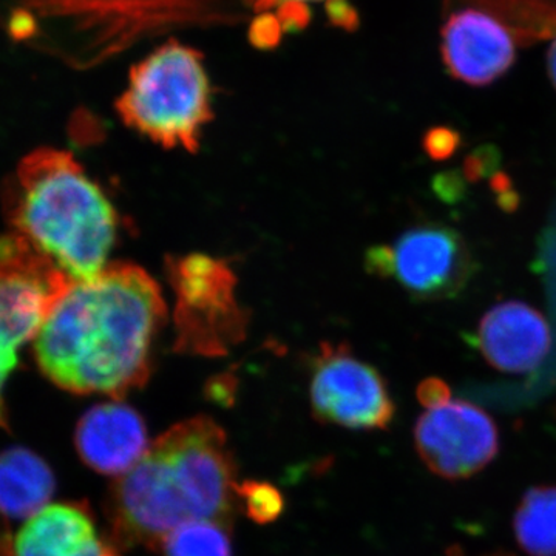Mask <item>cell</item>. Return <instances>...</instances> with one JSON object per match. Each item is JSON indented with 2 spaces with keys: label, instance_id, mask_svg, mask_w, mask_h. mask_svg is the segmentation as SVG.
Returning a JSON list of instances; mask_svg holds the SVG:
<instances>
[{
  "label": "cell",
  "instance_id": "5bb4252c",
  "mask_svg": "<svg viewBox=\"0 0 556 556\" xmlns=\"http://www.w3.org/2000/svg\"><path fill=\"white\" fill-rule=\"evenodd\" d=\"M56 489L49 464L30 450L0 453V511L11 518L35 517Z\"/></svg>",
  "mask_w": 556,
  "mask_h": 556
},
{
  "label": "cell",
  "instance_id": "9a60e30c",
  "mask_svg": "<svg viewBox=\"0 0 556 556\" xmlns=\"http://www.w3.org/2000/svg\"><path fill=\"white\" fill-rule=\"evenodd\" d=\"M515 535L530 556H556V486L529 490L515 515Z\"/></svg>",
  "mask_w": 556,
  "mask_h": 556
},
{
  "label": "cell",
  "instance_id": "8fae6325",
  "mask_svg": "<svg viewBox=\"0 0 556 556\" xmlns=\"http://www.w3.org/2000/svg\"><path fill=\"white\" fill-rule=\"evenodd\" d=\"M477 346L497 371L527 375L541 367L552 348L546 317L527 303L504 302L482 317Z\"/></svg>",
  "mask_w": 556,
  "mask_h": 556
},
{
  "label": "cell",
  "instance_id": "ba28073f",
  "mask_svg": "<svg viewBox=\"0 0 556 556\" xmlns=\"http://www.w3.org/2000/svg\"><path fill=\"white\" fill-rule=\"evenodd\" d=\"M309 397L318 420L353 430H383L394 417L386 380L345 345H321L313 362Z\"/></svg>",
  "mask_w": 556,
  "mask_h": 556
},
{
  "label": "cell",
  "instance_id": "7402d4cb",
  "mask_svg": "<svg viewBox=\"0 0 556 556\" xmlns=\"http://www.w3.org/2000/svg\"><path fill=\"white\" fill-rule=\"evenodd\" d=\"M547 72L556 89V33L554 35V38H552L551 47H548Z\"/></svg>",
  "mask_w": 556,
  "mask_h": 556
},
{
  "label": "cell",
  "instance_id": "e0dca14e",
  "mask_svg": "<svg viewBox=\"0 0 556 556\" xmlns=\"http://www.w3.org/2000/svg\"><path fill=\"white\" fill-rule=\"evenodd\" d=\"M163 556H232L230 526L217 521H192L179 526L159 544Z\"/></svg>",
  "mask_w": 556,
  "mask_h": 556
},
{
  "label": "cell",
  "instance_id": "7a4b0ae2",
  "mask_svg": "<svg viewBox=\"0 0 556 556\" xmlns=\"http://www.w3.org/2000/svg\"><path fill=\"white\" fill-rule=\"evenodd\" d=\"M237 468L225 430L207 416L175 424L116 479L108 515L118 548L159 547L192 521L232 522Z\"/></svg>",
  "mask_w": 556,
  "mask_h": 556
},
{
  "label": "cell",
  "instance_id": "8992f818",
  "mask_svg": "<svg viewBox=\"0 0 556 556\" xmlns=\"http://www.w3.org/2000/svg\"><path fill=\"white\" fill-rule=\"evenodd\" d=\"M177 294V348L200 356H223L244 334L236 276L222 260L193 254L170 262Z\"/></svg>",
  "mask_w": 556,
  "mask_h": 556
},
{
  "label": "cell",
  "instance_id": "3957f363",
  "mask_svg": "<svg viewBox=\"0 0 556 556\" xmlns=\"http://www.w3.org/2000/svg\"><path fill=\"white\" fill-rule=\"evenodd\" d=\"M14 236L73 283L101 274L116 239L115 208L72 153L38 149L22 160L3 190Z\"/></svg>",
  "mask_w": 556,
  "mask_h": 556
},
{
  "label": "cell",
  "instance_id": "6da1fadb",
  "mask_svg": "<svg viewBox=\"0 0 556 556\" xmlns=\"http://www.w3.org/2000/svg\"><path fill=\"white\" fill-rule=\"evenodd\" d=\"M164 318L159 283L137 265L113 263L62 295L36 336V361L62 390L121 401L148 382Z\"/></svg>",
  "mask_w": 556,
  "mask_h": 556
},
{
  "label": "cell",
  "instance_id": "ffe728a7",
  "mask_svg": "<svg viewBox=\"0 0 556 556\" xmlns=\"http://www.w3.org/2000/svg\"><path fill=\"white\" fill-rule=\"evenodd\" d=\"M17 365V350L0 340V426H5V404H3V387Z\"/></svg>",
  "mask_w": 556,
  "mask_h": 556
},
{
  "label": "cell",
  "instance_id": "52a82bcc",
  "mask_svg": "<svg viewBox=\"0 0 556 556\" xmlns=\"http://www.w3.org/2000/svg\"><path fill=\"white\" fill-rule=\"evenodd\" d=\"M372 274L393 277L412 298H455L475 270L470 249L456 230L441 225L417 226L393 247L372 248L367 255Z\"/></svg>",
  "mask_w": 556,
  "mask_h": 556
},
{
  "label": "cell",
  "instance_id": "44dd1931",
  "mask_svg": "<svg viewBox=\"0 0 556 556\" xmlns=\"http://www.w3.org/2000/svg\"><path fill=\"white\" fill-rule=\"evenodd\" d=\"M450 390L442 380L428 379L426 382L420 383L419 387V401L426 405L427 408L437 407L442 402L448 401Z\"/></svg>",
  "mask_w": 556,
  "mask_h": 556
},
{
  "label": "cell",
  "instance_id": "603a6c76",
  "mask_svg": "<svg viewBox=\"0 0 556 556\" xmlns=\"http://www.w3.org/2000/svg\"><path fill=\"white\" fill-rule=\"evenodd\" d=\"M448 556H464V554H463V552L459 551V548H455V551L450 552ZM486 556H511V555L495 554V555H486Z\"/></svg>",
  "mask_w": 556,
  "mask_h": 556
},
{
  "label": "cell",
  "instance_id": "4fadbf2b",
  "mask_svg": "<svg viewBox=\"0 0 556 556\" xmlns=\"http://www.w3.org/2000/svg\"><path fill=\"white\" fill-rule=\"evenodd\" d=\"M16 556H121L102 540L89 508L53 504L28 519L16 538Z\"/></svg>",
  "mask_w": 556,
  "mask_h": 556
},
{
  "label": "cell",
  "instance_id": "2e32d148",
  "mask_svg": "<svg viewBox=\"0 0 556 556\" xmlns=\"http://www.w3.org/2000/svg\"><path fill=\"white\" fill-rule=\"evenodd\" d=\"M331 2L332 20L342 22L343 25H350V20H356L354 11L342 0H248L251 13H260L257 20L274 14L273 20L254 25L260 38L258 43L268 39L278 38V28L280 31L298 30L299 25L306 24V13H308L309 3Z\"/></svg>",
  "mask_w": 556,
  "mask_h": 556
},
{
  "label": "cell",
  "instance_id": "7c38bea8",
  "mask_svg": "<svg viewBox=\"0 0 556 556\" xmlns=\"http://www.w3.org/2000/svg\"><path fill=\"white\" fill-rule=\"evenodd\" d=\"M75 445L87 467L118 478L137 466L150 447L144 419L119 401L94 405L80 417Z\"/></svg>",
  "mask_w": 556,
  "mask_h": 556
},
{
  "label": "cell",
  "instance_id": "9c48e42d",
  "mask_svg": "<svg viewBox=\"0 0 556 556\" xmlns=\"http://www.w3.org/2000/svg\"><path fill=\"white\" fill-rule=\"evenodd\" d=\"M415 442L420 459L445 479L473 477L492 463L500 437L492 417L467 401L442 402L417 420Z\"/></svg>",
  "mask_w": 556,
  "mask_h": 556
},
{
  "label": "cell",
  "instance_id": "d6986e66",
  "mask_svg": "<svg viewBox=\"0 0 556 556\" xmlns=\"http://www.w3.org/2000/svg\"><path fill=\"white\" fill-rule=\"evenodd\" d=\"M459 146V135L448 127H437L431 129L424 138V148L428 155L434 160H445L456 152Z\"/></svg>",
  "mask_w": 556,
  "mask_h": 556
},
{
  "label": "cell",
  "instance_id": "30bf717a",
  "mask_svg": "<svg viewBox=\"0 0 556 556\" xmlns=\"http://www.w3.org/2000/svg\"><path fill=\"white\" fill-rule=\"evenodd\" d=\"M517 46L510 28L481 7L455 11L442 28L445 68L468 86H489L506 75L517 60Z\"/></svg>",
  "mask_w": 556,
  "mask_h": 556
},
{
  "label": "cell",
  "instance_id": "277c9868",
  "mask_svg": "<svg viewBox=\"0 0 556 556\" xmlns=\"http://www.w3.org/2000/svg\"><path fill=\"white\" fill-rule=\"evenodd\" d=\"M248 0H7L11 38L79 64L178 25L241 20Z\"/></svg>",
  "mask_w": 556,
  "mask_h": 556
},
{
  "label": "cell",
  "instance_id": "ac0fdd59",
  "mask_svg": "<svg viewBox=\"0 0 556 556\" xmlns=\"http://www.w3.org/2000/svg\"><path fill=\"white\" fill-rule=\"evenodd\" d=\"M237 501L252 521L269 525L281 517L285 497L270 482L244 481L236 486Z\"/></svg>",
  "mask_w": 556,
  "mask_h": 556
},
{
  "label": "cell",
  "instance_id": "5b68a950",
  "mask_svg": "<svg viewBox=\"0 0 556 556\" xmlns=\"http://www.w3.org/2000/svg\"><path fill=\"white\" fill-rule=\"evenodd\" d=\"M116 110L124 124L164 149L195 152L212 119L203 58L195 49L169 40L131 68Z\"/></svg>",
  "mask_w": 556,
  "mask_h": 556
}]
</instances>
